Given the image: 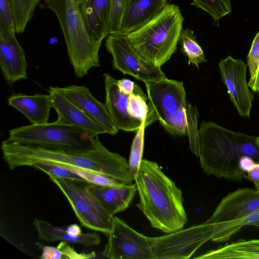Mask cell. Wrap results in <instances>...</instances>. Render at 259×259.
<instances>
[{
	"label": "cell",
	"mask_w": 259,
	"mask_h": 259,
	"mask_svg": "<svg viewBox=\"0 0 259 259\" xmlns=\"http://www.w3.org/2000/svg\"><path fill=\"white\" fill-rule=\"evenodd\" d=\"M1 149L3 159L11 169L46 161L94 170L127 184L134 181L126 159L110 151L99 140L90 149L71 151L29 146L8 139L2 142Z\"/></svg>",
	"instance_id": "6da1fadb"
},
{
	"label": "cell",
	"mask_w": 259,
	"mask_h": 259,
	"mask_svg": "<svg viewBox=\"0 0 259 259\" xmlns=\"http://www.w3.org/2000/svg\"><path fill=\"white\" fill-rule=\"evenodd\" d=\"M135 181L140 197L136 205L151 226L165 233L182 229L188 221L182 191L158 164L142 159Z\"/></svg>",
	"instance_id": "7a4b0ae2"
},
{
	"label": "cell",
	"mask_w": 259,
	"mask_h": 259,
	"mask_svg": "<svg viewBox=\"0 0 259 259\" xmlns=\"http://www.w3.org/2000/svg\"><path fill=\"white\" fill-rule=\"evenodd\" d=\"M199 132L201 167L207 175L239 182L246 173L238 167L243 156L259 162L257 137L236 132L210 121H203Z\"/></svg>",
	"instance_id": "3957f363"
},
{
	"label": "cell",
	"mask_w": 259,
	"mask_h": 259,
	"mask_svg": "<svg viewBox=\"0 0 259 259\" xmlns=\"http://www.w3.org/2000/svg\"><path fill=\"white\" fill-rule=\"evenodd\" d=\"M183 21L179 7L167 3L153 19L126 35L144 59L160 67L177 50Z\"/></svg>",
	"instance_id": "277c9868"
},
{
	"label": "cell",
	"mask_w": 259,
	"mask_h": 259,
	"mask_svg": "<svg viewBox=\"0 0 259 259\" xmlns=\"http://www.w3.org/2000/svg\"><path fill=\"white\" fill-rule=\"evenodd\" d=\"M46 3L58 20L70 63L76 76L81 78L91 68L100 66L101 46L89 35L77 0H46Z\"/></svg>",
	"instance_id": "5b68a950"
},
{
	"label": "cell",
	"mask_w": 259,
	"mask_h": 259,
	"mask_svg": "<svg viewBox=\"0 0 259 259\" xmlns=\"http://www.w3.org/2000/svg\"><path fill=\"white\" fill-rule=\"evenodd\" d=\"M9 139L47 149L82 151L93 148L98 136L59 119L51 123L22 126L9 131Z\"/></svg>",
	"instance_id": "8992f818"
},
{
	"label": "cell",
	"mask_w": 259,
	"mask_h": 259,
	"mask_svg": "<svg viewBox=\"0 0 259 259\" xmlns=\"http://www.w3.org/2000/svg\"><path fill=\"white\" fill-rule=\"evenodd\" d=\"M48 176L65 196L83 227L106 235L110 233L114 216L88 190L87 182Z\"/></svg>",
	"instance_id": "52a82bcc"
},
{
	"label": "cell",
	"mask_w": 259,
	"mask_h": 259,
	"mask_svg": "<svg viewBox=\"0 0 259 259\" xmlns=\"http://www.w3.org/2000/svg\"><path fill=\"white\" fill-rule=\"evenodd\" d=\"M212 236L213 225L206 221L149 239L155 259H186Z\"/></svg>",
	"instance_id": "ba28073f"
},
{
	"label": "cell",
	"mask_w": 259,
	"mask_h": 259,
	"mask_svg": "<svg viewBox=\"0 0 259 259\" xmlns=\"http://www.w3.org/2000/svg\"><path fill=\"white\" fill-rule=\"evenodd\" d=\"M105 46L111 55L114 68L144 83L165 77L160 67L144 59L133 48L126 35L110 34Z\"/></svg>",
	"instance_id": "9c48e42d"
},
{
	"label": "cell",
	"mask_w": 259,
	"mask_h": 259,
	"mask_svg": "<svg viewBox=\"0 0 259 259\" xmlns=\"http://www.w3.org/2000/svg\"><path fill=\"white\" fill-rule=\"evenodd\" d=\"M102 255L110 259H155L149 237L133 229L123 220L113 217L112 227Z\"/></svg>",
	"instance_id": "30bf717a"
},
{
	"label": "cell",
	"mask_w": 259,
	"mask_h": 259,
	"mask_svg": "<svg viewBox=\"0 0 259 259\" xmlns=\"http://www.w3.org/2000/svg\"><path fill=\"white\" fill-rule=\"evenodd\" d=\"M145 84L150 111L149 125L156 120L163 125L177 110L187 104L182 82L165 77Z\"/></svg>",
	"instance_id": "8fae6325"
},
{
	"label": "cell",
	"mask_w": 259,
	"mask_h": 259,
	"mask_svg": "<svg viewBox=\"0 0 259 259\" xmlns=\"http://www.w3.org/2000/svg\"><path fill=\"white\" fill-rule=\"evenodd\" d=\"M219 68L222 80L238 114L250 117L253 96L247 82L246 64L241 59L228 56L220 61Z\"/></svg>",
	"instance_id": "7c38bea8"
},
{
	"label": "cell",
	"mask_w": 259,
	"mask_h": 259,
	"mask_svg": "<svg viewBox=\"0 0 259 259\" xmlns=\"http://www.w3.org/2000/svg\"><path fill=\"white\" fill-rule=\"evenodd\" d=\"M259 209V191L243 188L228 193L222 198L206 221L214 224L242 218Z\"/></svg>",
	"instance_id": "4fadbf2b"
},
{
	"label": "cell",
	"mask_w": 259,
	"mask_h": 259,
	"mask_svg": "<svg viewBox=\"0 0 259 259\" xmlns=\"http://www.w3.org/2000/svg\"><path fill=\"white\" fill-rule=\"evenodd\" d=\"M59 90L93 120L103 126L109 134H116L119 129L113 122L106 104L92 95L85 85H71L59 88Z\"/></svg>",
	"instance_id": "5bb4252c"
},
{
	"label": "cell",
	"mask_w": 259,
	"mask_h": 259,
	"mask_svg": "<svg viewBox=\"0 0 259 259\" xmlns=\"http://www.w3.org/2000/svg\"><path fill=\"white\" fill-rule=\"evenodd\" d=\"M0 66L9 84L27 78V64L16 34L0 29Z\"/></svg>",
	"instance_id": "9a60e30c"
},
{
	"label": "cell",
	"mask_w": 259,
	"mask_h": 259,
	"mask_svg": "<svg viewBox=\"0 0 259 259\" xmlns=\"http://www.w3.org/2000/svg\"><path fill=\"white\" fill-rule=\"evenodd\" d=\"M78 4L89 35L101 46L103 40L109 34L112 0H82Z\"/></svg>",
	"instance_id": "2e32d148"
},
{
	"label": "cell",
	"mask_w": 259,
	"mask_h": 259,
	"mask_svg": "<svg viewBox=\"0 0 259 259\" xmlns=\"http://www.w3.org/2000/svg\"><path fill=\"white\" fill-rule=\"evenodd\" d=\"M106 102L109 112L119 130L127 132L137 131L143 121L132 117L128 112L129 94H125L118 89L117 80L110 74H104Z\"/></svg>",
	"instance_id": "e0dca14e"
},
{
	"label": "cell",
	"mask_w": 259,
	"mask_h": 259,
	"mask_svg": "<svg viewBox=\"0 0 259 259\" xmlns=\"http://www.w3.org/2000/svg\"><path fill=\"white\" fill-rule=\"evenodd\" d=\"M49 94L51 97L52 107L58 114V119L78 126L96 136L108 134L103 126L65 96L59 90L58 87H50Z\"/></svg>",
	"instance_id": "ac0fdd59"
},
{
	"label": "cell",
	"mask_w": 259,
	"mask_h": 259,
	"mask_svg": "<svg viewBox=\"0 0 259 259\" xmlns=\"http://www.w3.org/2000/svg\"><path fill=\"white\" fill-rule=\"evenodd\" d=\"M167 3L166 0H128L119 34L126 35L140 28L155 17Z\"/></svg>",
	"instance_id": "d6986e66"
},
{
	"label": "cell",
	"mask_w": 259,
	"mask_h": 259,
	"mask_svg": "<svg viewBox=\"0 0 259 259\" xmlns=\"http://www.w3.org/2000/svg\"><path fill=\"white\" fill-rule=\"evenodd\" d=\"M86 187L112 215L126 210L137 191L135 183L115 186H101L88 183Z\"/></svg>",
	"instance_id": "ffe728a7"
},
{
	"label": "cell",
	"mask_w": 259,
	"mask_h": 259,
	"mask_svg": "<svg viewBox=\"0 0 259 259\" xmlns=\"http://www.w3.org/2000/svg\"><path fill=\"white\" fill-rule=\"evenodd\" d=\"M8 104L21 112L33 124L48 122L52 107L49 94L13 95L8 99Z\"/></svg>",
	"instance_id": "44dd1931"
},
{
	"label": "cell",
	"mask_w": 259,
	"mask_h": 259,
	"mask_svg": "<svg viewBox=\"0 0 259 259\" xmlns=\"http://www.w3.org/2000/svg\"><path fill=\"white\" fill-rule=\"evenodd\" d=\"M32 224L38 238L47 242L65 241L87 246L98 245L101 241L100 235L96 232L72 235L61 227L53 226L46 221L36 218L34 219Z\"/></svg>",
	"instance_id": "7402d4cb"
},
{
	"label": "cell",
	"mask_w": 259,
	"mask_h": 259,
	"mask_svg": "<svg viewBox=\"0 0 259 259\" xmlns=\"http://www.w3.org/2000/svg\"><path fill=\"white\" fill-rule=\"evenodd\" d=\"M198 259H259V239H239L209 250Z\"/></svg>",
	"instance_id": "603a6c76"
},
{
	"label": "cell",
	"mask_w": 259,
	"mask_h": 259,
	"mask_svg": "<svg viewBox=\"0 0 259 259\" xmlns=\"http://www.w3.org/2000/svg\"><path fill=\"white\" fill-rule=\"evenodd\" d=\"M259 222V209L242 218L228 221L212 224L213 236L211 240L225 242L246 226H252Z\"/></svg>",
	"instance_id": "cb8c5ba5"
},
{
	"label": "cell",
	"mask_w": 259,
	"mask_h": 259,
	"mask_svg": "<svg viewBox=\"0 0 259 259\" xmlns=\"http://www.w3.org/2000/svg\"><path fill=\"white\" fill-rule=\"evenodd\" d=\"M179 42L181 45L182 52L188 58L189 64L191 63L199 68L200 64L207 61L192 30L189 28L183 30L180 36Z\"/></svg>",
	"instance_id": "d4e9b609"
},
{
	"label": "cell",
	"mask_w": 259,
	"mask_h": 259,
	"mask_svg": "<svg viewBox=\"0 0 259 259\" xmlns=\"http://www.w3.org/2000/svg\"><path fill=\"white\" fill-rule=\"evenodd\" d=\"M39 256L41 259H87L94 258V251L90 253H78L68 242L61 241L57 246H44Z\"/></svg>",
	"instance_id": "484cf974"
},
{
	"label": "cell",
	"mask_w": 259,
	"mask_h": 259,
	"mask_svg": "<svg viewBox=\"0 0 259 259\" xmlns=\"http://www.w3.org/2000/svg\"><path fill=\"white\" fill-rule=\"evenodd\" d=\"M40 0H12L16 32L22 33L32 18Z\"/></svg>",
	"instance_id": "4316f807"
},
{
	"label": "cell",
	"mask_w": 259,
	"mask_h": 259,
	"mask_svg": "<svg viewBox=\"0 0 259 259\" xmlns=\"http://www.w3.org/2000/svg\"><path fill=\"white\" fill-rule=\"evenodd\" d=\"M148 98L137 84L135 92L128 98L127 110L130 115L140 121L145 120L146 127L148 125L150 111Z\"/></svg>",
	"instance_id": "83f0119b"
},
{
	"label": "cell",
	"mask_w": 259,
	"mask_h": 259,
	"mask_svg": "<svg viewBox=\"0 0 259 259\" xmlns=\"http://www.w3.org/2000/svg\"><path fill=\"white\" fill-rule=\"evenodd\" d=\"M191 5L207 13L213 19L214 25L219 20L231 12V0H192Z\"/></svg>",
	"instance_id": "f1b7e54d"
},
{
	"label": "cell",
	"mask_w": 259,
	"mask_h": 259,
	"mask_svg": "<svg viewBox=\"0 0 259 259\" xmlns=\"http://www.w3.org/2000/svg\"><path fill=\"white\" fill-rule=\"evenodd\" d=\"M146 128L145 121L138 130L133 141L128 160L130 174L136 179L142 160L144 145V131Z\"/></svg>",
	"instance_id": "f546056e"
},
{
	"label": "cell",
	"mask_w": 259,
	"mask_h": 259,
	"mask_svg": "<svg viewBox=\"0 0 259 259\" xmlns=\"http://www.w3.org/2000/svg\"><path fill=\"white\" fill-rule=\"evenodd\" d=\"M60 165L79 176L89 184L101 186H115L125 184L117 179L94 170L70 165Z\"/></svg>",
	"instance_id": "4dcf8cb0"
},
{
	"label": "cell",
	"mask_w": 259,
	"mask_h": 259,
	"mask_svg": "<svg viewBox=\"0 0 259 259\" xmlns=\"http://www.w3.org/2000/svg\"><path fill=\"white\" fill-rule=\"evenodd\" d=\"M187 116V135L189 138L190 148L193 153L199 156V132L197 123L199 113L197 107L187 103L186 108Z\"/></svg>",
	"instance_id": "1f68e13d"
},
{
	"label": "cell",
	"mask_w": 259,
	"mask_h": 259,
	"mask_svg": "<svg viewBox=\"0 0 259 259\" xmlns=\"http://www.w3.org/2000/svg\"><path fill=\"white\" fill-rule=\"evenodd\" d=\"M31 166L57 178L86 182L79 176L59 164L43 161L34 163Z\"/></svg>",
	"instance_id": "d6a6232c"
},
{
	"label": "cell",
	"mask_w": 259,
	"mask_h": 259,
	"mask_svg": "<svg viewBox=\"0 0 259 259\" xmlns=\"http://www.w3.org/2000/svg\"><path fill=\"white\" fill-rule=\"evenodd\" d=\"M186 105L177 110L162 125L170 134L187 135Z\"/></svg>",
	"instance_id": "836d02e7"
},
{
	"label": "cell",
	"mask_w": 259,
	"mask_h": 259,
	"mask_svg": "<svg viewBox=\"0 0 259 259\" xmlns=\"http://www.w3.org/2000/svg\"><path fill=\"white\" fill-rule=\"evenodd\" d=\"M0 29L16 34L12 0H0Z\"/></svg>",
	"instance_id": "e575fe53"
},
{
	"label": "cell",
	"mask_w": 259,
	"mask_h": 259,
	"mask_svg": "<svg viewBox=\"0 0 259 259\" xmlns=\"http://www.w3.org/2000/svg\"><path fill=\"white\" fill-rule=\"evenodd\" d=\"M128 0H112V9L110 34H119L122 18Z\"/></svg>",
	"instance_id": "d590c367"
},
{
	"label": "cell",
	"mask_w": 259,
	"mask_h": 259,
	"mask_svg": "<svg viewBox=\"0 0 259 259\" xmlns=\"http://www.w3.org/2000/svg\"><path fill=\"white\" fill-rule=\"evenodd\" d=\"M247 65L248 67L250 78L248 83L255 78L259 64V31L254 37L247 56Z\"/></svg>",
	"instance_id": "8d00e7d4"
},
{
	"label": "cell",
	"mask_w": 259,
	"mask_h": 259,
	"mask_svg": "<svg viewBox=\"0 0 259 259\" xmlns=\"http://www.w3.org/2000/svg\"><path fill=\"white\" fill-rule=\"evenodd\" d=\"M117 84L121 92L130 95L135 92L137 84L130 79L123 78L117 80Z\"/></svg>",
	"instance_id": "74e56055"
},
{
	"label": "cell",
	"mask_w": 259,
	"mask_h": 259,
	"mask_svg": "<svg viewBox=\"0 0 259 259\" xmlns=\"http://www.w3.org/2000/svg\"><path fill=\"white\" fill-rule=\"evenodd\" d=\"M255 162L252 158L243 156L239 160L238 167L241 170L246 173L253 167Z\"/></svg>",
	"instance_id": "f35d334b"
},
{
	"label": "cell",
	"mask_w": 259,
	"mask_h": 259,
	"mask_svg": "<svg viewBox=\"0 0 259 259\" xmlns=\"http://www.w3.org/2000/svg\"><path fill=\"white\" fill-rule=\"evenodd\" d=\"M246 179L253 183L259 180V162H256L253 167L246 172Z\"/></svg>",
	"instance_id": "ab89813d"
},
{
	"label": "cell",
	"mask_w": 259,
	"mask_h": 259,
	"mask_svg": "<svg viewBox=\"0 0 259 259\" xmlns=\"http://www.w3.org/2000/svg\"><path fill=\"white\" fill-rule=\"evenodd\" d=\"M248 84L252 91L259 93V64L255 78L252 81L248 83Z\"/></svg>",
	"instance_id": "60d3db41"
},
{
	"label": "cell",
	"mask_w": 259,
	"mask_h": 259,
	"mask_svg": "<svg viewBox=\"0 0 259 259\" xmlns=\"http://www.w3.org/2000/svg\"><path fill=\"white\" fill-rule=\"evenodd\" d=\"M66 230L71 234L79 235L82 233L81 227L77 224H71L67 226Z\"/></svg>",
	"instance_id": "b9f144b4"
},
{
	"label": "cell",
	"mask_w": 259,
	"mask_h": 259,
	"mask_svg": "<svg viewBox=\"0 0 259 259\" xmlns=\"http://www.w3.org/2000/svg\"><path fill=\"white\" fill-rule=\"evenodd\" d=\"M255 189L259 191V180L253 182Z\"/></svg>",
	"instance_id": "7bdbcfd3"
},
{
	"label": "cell",
	"mask_w": 259,
	"mask_h": 259,
	"mask_svg": "<svg viewBox=\"0 0 259 259\" xmlns=\"http://www.w3.org/2000/svg\"><path fill=\"white\" fill-rule=\"evenodd\" d=\"M252 226L255 227L256 228H257L259 229V222L254 224Z\"/></svg>",
	"instance_id": "ee69618b"
},
{
	"label": "cell",
	"mask_w": 259,
	"mask_h": 259,
	"mask_svg": "<svg viewBox=\"0 0 259 259\" xmlns=\"http://www.w3.org/2000/svg\"><path fill=\"white\" fill-rule=\"evenodd\" d=\"M256 143L257 146L259 148V137H257L256 139Z\"/></svg>",
	"instance_id": "f6af8a7d"
},
{
	"label": "cell",
	"mask_w": 259,
	"mask_h": 259,
	"mask_svg": "<svg viewBox=\"0 0 259 259\" xmlns=\"http://www.w3.org/2000/svg\"><path fill=\"white\" fill-rule=\"evenodd\" d=\"M82 0H77L78 1V3L80 2V1H81Z\"/></svg>",
	"instance_id": "bcb514c9"
},
{
	"label": "cell",
	"mask_w": 259,
	"mask_h": 259,
	"mask_svg": "<svg viewBox=\"0 0 259 259\" xmlns=\"http://www.w3.org/2000/svg\"><path fill=\"white\" fill-rule=\"evenodd\" d=\"M258 95H259V93H258Z\"/></svg>",
	"instance_id": "7dc6e473"
}]
</instances>
